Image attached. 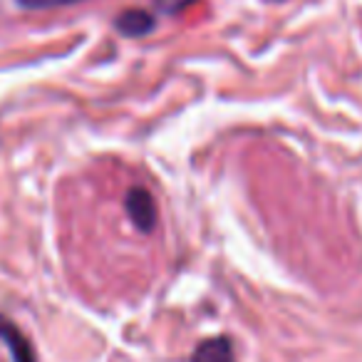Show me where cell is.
<instances>
[{
  "instance_id": "cell-6",
  "label": "cell",
  "mask_w": 362,
  "mask_h": 362,
  "mask_svg": "<svg viewBox=\"0 0 362 362\" xmlns=\"http://www.w3.org/2000/svg\"><path fill=\"white\" fill-rule=\"evenodd\" d=\"M197 0H154V6L164 16H176V13H184L187 8H192Z\"/></svg>"
},
{
  "instance_id": "cell-3",
  "label": "cell",
  "mask_w": 362,
  "mask_h": 362,
  "mask_svg": "<svg viewBox=\"0 0 362 362\" xmlns=\"http://www.w3.org/2000/svg\"><path fill=\"white\" fill-rule=\"evenodd\" d=\"M115 28L124 37H144L156 28V18L144 8H129L115 18Z\"/></svg>"
},
{
  "instance_id": "cell-1",
  "label": "cell",
  "mask_w": 362,
  "mask_h": 362,
  "mask_svg": "<svg viewBox=\"0 0 362 362\" xmlns=\"http://www.w3.org/2000/svg\"><path fill=\"white\" fill-rule=\"evenodd\" d=\"M124 211L129 216V221L134 223L136 231L141 233H151L156 228V218H159V211H156V202L146 189L141 187H132L124 197Z\"/></svg>"
},
{
  "instance_id": "cell-2",
  "label": "cell",
  "mask_w": 362,
  "mask_h": 362,
  "mask_svg": "<svg viewBox=\"0 0 362 362\" xmlns=\"http://www.w3.org/2000/svg\"><path fill=\"white\" fill-rule=\"evenodd\" d=\"M0 342L8 347L13 362H37L35 350H33L30 340L25 337V332L11 320V317L0 315Z\"/></svg>"
},
{
  "instance_id": "cell-4",
  "label": "cell",
  "mask_w": 362,
  "mask_h": 362,
  "mask_svg": "<svg viewBox=\"0 0 362 362\" xmlns=\"http://www.w3.org/2000/svg\"><path fill=\"white\" fill-rule=\"evenodd\" d=\"M192 362H236L231 337L218 335V337L204 340L202 345H197V350L192 352Z\"/></svg>"
},
{
  "instance_id": "cell-5",
  "label": "cell",
  "mask_w": 362,
  "mask_h": 362,
  "mask_svg": "<svg viewBox=\"0 0 362 362\" xmlns=\"http://www.w3.org/2000/svg\"><path fill=\"white\" fill-rule=\"evenodd\" d=\"M18 6L25 8V11H50V8H65V6H75L82 0H16Z\"/></svg>"
}]
</instances>
